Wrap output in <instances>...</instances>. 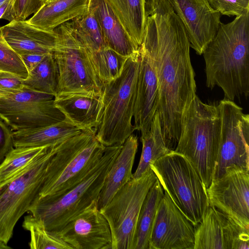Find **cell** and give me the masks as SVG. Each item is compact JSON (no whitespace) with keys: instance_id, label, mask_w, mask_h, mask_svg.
<instances>
[{"instance_id":"cell-1","label":"cell","mask_w":249,"mask_h":249,"mask_svg":"<svg viewBox=\"0 0 249 249\" xmlns=\"http://www.w3.org/2000/svg\"><path fill=\"white\" fill-rule=\"evenodd\" d=\"M145 21L140 47L156 73L157 109L166 147L174 151L185 113L196 95L189 41L181 20L167 0H146Z\"/></svg>"},{"instance_id":"cell-2","label":"cell","mask_w":249,"mask_h":249,"mask_svg":"<svg viewBox=\"0 0 249 249\" xmlns=\"http://www.w3.org/2000/svg\"><path fill=\"white\" fill-rule=\"evenodd\" d=\"M202 54L206 86L220 88L224 99L233 101L249 94V10L232 21L221 22Z\"/></svg>"},{"instance_id":"cell-3","label":"cell","mask_w":249,"mask_h":249,"mask_svg":"<svg viewBox=\"0 0 249 249\" xmlns=\"http://www.w3.org/2000/svg\"><path fill=\"white\" fill-rule=\"evenodd\" d=\"M122 145L106 147L104 154L80 182L56 196H37L28 212L46 230L56 234L70 220L97 200L107 174Z\"/></svg>"},{"instance_id":"cell-4","label":"cell","mask_w":249,"mask_h":249,"mask_svg":"<svg viewBox=\"0 0 249 249\" xmlns=\"http://www.w3.org/2000/svg\"><path fill=\"white\" fill-rule=\"evenodd\" d=\"M221 120L217 105L196 95L188 108L175 151L185 156L206 189L211 184L218 153Z\"/></svg>"},{"instance_id":"cell-5","label":"cell","mask_w":249,"mask_h":249,"mask_svg":"<svg viewBox=\"0 0 249 249\" xmlns=\"http://www.w3.org/2000/svg\"><path fill=\"white\" fill-rule=\"evenodd\" d=\"M96 133L94 128L82 130L57 145L38 196H60L90 172L106 149L96 138Z\"/></svg>"},{"instance_id":"cell-6","label":"cell","mask_w":249,"mask_h":249,"mask_svg":"<svg viewBox=\"0 0 249 249\" xmlns=\"http://www.w3.org/2000/svg\"><path fill=\"white\" fill-rule=\"evenodd\" d=\"M140 62L138 49L128 57L121 75L102 87V111L96 137L105 147L122 145L135 131L132 121Z\"/></svg>"},{"instance_id":"cell-7","label":"cell","mask_w":249,"mask_h":249,"mask_svg":"<svg viewBox=\"0 0 249 249\" xmlns=\"http://www.w3.org/2000/svg\"><path fill=\"white\" fill-rule=\"evenodd\" d=\"M150 166L164 191L196 227L210 205L206 188L190 160L184 155L171 151Z\"/></svg>"},{"instance_id":"cell-8","label":"cell","mask_w":249,"mask_h":249,"mask_svg":"<svg viewBox=\"0 0 249 249\" xmlns=\"http://www.w3.org/2000/svg\"><path fill=\"white\" fill-rule=\"evenodd\" d=\"M58 144L47 146L23 170L0 182V241L8 244L17 222L39 196Z\"/></svg>"},{"instance_id":"cell-9","label":"cell","mask_w":249,"mask_h":249,"mask_svg":"<svg viewBox=\"0 0 249 249\" xmlns=\"http://www.w3.org/2000/svg\"><path fill=\"white\" fill-rule=\"evenodd\" d=\"M58 39L53 55L58 75L57 94L83 93L102 96V86L88 57L86 48L70 21L54 29Z\"/></svg>"},{"instance_id":"cell-10","label":"cell","mask_w":249,"mask_h":249,"mask_svg":"<svg viewBox=\"0 0 249 249\" xmlns=\"http://www.w3.org/2000/svg\"><path fill=\"white\" fill-rule=\"evenodd\" d=\"M157 179L150 168L141 177L132 178L99 210L110 229L111 249H131L142 206Z\"/></svg>"},{"instance_id":"cell-11","label":"cell","mask_w":249,"mask_h":249,"mask_svg":"<svg viewBox=\"0 0 249 249\" xmlns=\"http://www.w3.org/2000/svg\"><path fill=\"white\" fill-rule=\"evenodd\" d=\"M221 120L218 153L213 179L233 167L249 170V115L233 101L224 99L217 105Z\"/></svg>"},{"instance_id":"cell-12","label":"cell","mask_w":249,"mask_h":249,"mask_svg":"<svg viewBox=\"0 0 249 249\" xmlns=\"http://www.w3.org/2000/svg\"><path fill=\"white\" fill-rule=\"evenodd\" d=\"M54 97L24 86L19 91L0 94V119L14 131L61 122L65 116L55 107Z\"/></svg>"},{"instance_id":"cell-13","label":"cell","mask_w":249,"mask_h":249,"mask_svg":"<svg viewBox=\"0 0 249 249\" xmlns=\"http://www.w3.org/2000/svg\"><path fill=\"white\" fill-rule=\"evenodd\" d=\"M210 206L249 231V170L233 167L206 189Z\"/></svg>"},{"instance_id":"cell-14","label":"cell","mask_w":249,"mask_h":249,"mask_svg":"<svg viewBox=\"0 0 249 249\" xmlns=\"http://www.w3.org/2000/svg\"><path fill=\"white\" fill-rule=\"evenodd\" d=\"M196 227L164 191L154 222L149 249H194Z\"/></svg>"},{"instance_id":"cell-15","label":"cell","mask_w":249,"mask_h":249,"mask_svg":"<svg viewBox=\"0 0 249 249\" xmlns=\"http://www.w3.org/2000/svg\"><path fill=\"white\" fill-rule=\"evenodd\" d=\"M55 234L73 249H111L108 223L93 201Z\"/></svg>"},{"instance_id":"cell-16","label":"cell","mask_w":249,"mask_h":249,"mask_svg":"<svg viewBox=\"0 0 249 249\" xmlns=\"http://www.w3.org/2000/svg\"><path fill=\"white\" fill-rule=\"evenodd\" d=\"M185 29L190 48L201 55L215 36L220 14L208 0H167Z\"/></svg>"},{"instance_id":"cell-17","label":"cell","mask_w":249,"mask_h":249,"mask_svg":"<svg viewBox=\"0 0 249 249\" xmlns=\"http://www.w3.org/2000/svg\"><path fill=\"white\" fill-rule=\"evenodd\" d=\"M194 249H249V231L209 206L196 227Z\"/></svg>"},{"instance_id":"cell-18","label":"cell","mask_w":249,"mask_h":249,"mask_svg":"<svg viewBox=\"0 0 249 249\" xmlns=\"http://www.w3.org/2000/svg\"><path fill=\"white\" fill-rule=\"evenodd\" d=\"M140 62L134 107V129L141 134L149 130L157 111L159 92L156 72L144 50L139 47Z\"/></svg>"},{"instance_id":"cell-19","label":"cell","mask_w":249,"mask_h":249,"mask_svg":"<svg viewBox=\"0 0 249 249\" xmlns=\"http://www.w3.org/2000/svg\"><path fill=\"white\" fill-rule=\"evenodd\" d=\"M1 29L7 43L19 55L53 53L58 39L55 30H42L31 24L27 20H12L1 27Z\"/></svg>"},{"instance_id":"cell-20","label":"cell","mask_w":249,"mask_h":249,"mask_svg":"<svg viewBox=\"0 0 249 249\" xmlns=\"http://www.w3.org/2000/svg\"><path fill=\"white\" fill-rule=\"evenodd\" d=\"M55 107L65 119L81 130L97 129L102 111V96L67 93L55 96Z\"/></svg>"},{"instance_id":"cell-21","label":"cell","mask_w":249,"mask_h":249,"mask_svg":"<svg viewBox=\"0 0 249 249\" xmlns=\"http://www.w3.org/2000/svg\"><path fill=\"white\" fill-rule=\"evenodd\" d=\"M138 146V139L132 134L110 167L97 200L99 210L105 207L116 193L132 178V168Z\"/></svg>"},{"instance_id":"cell-22","label":"cell","mask_w":249,"mask_h":249,"mask_svg":"<svg viewBox=\"0 0 249 249\" xmlns=\"http://www.w3.org/2000/svg\"><path fill=\"white\" fill-rule=\"evenodd\" d=\"M89 9L96 18L108 47L126 57L138 50L107 0H90Z\"/></svg>"},{"instance_id":"cell-23","label":"cell","mask_w":249,"mask_h":249,"mask_svg":"<svg viewBox=\"0 0 249 249\" xmlns=\"http://www.w3.org/2000/svg\"><path fill=\"white\" fill-rule=\"evenodd\" d=\"M90 0H54L45 3L28 20L42 30L53 31L89 11Z\"/></svg>"},{"instance_id":"cell-24","label":"cell","mask_w":249,"mask_h":249,"mask_svg":"<svg viewBox=\"0 0 249 249\" xmlns=\"http://www.w3.org/2000/svg\"><path fill=\"white\" fill-rule=\"evenodd\" d=\"M82 130L65 119L46 126L13 131L15 147H41L59 143Z\"/></svg>"},{"instance_id":"cell-25","label":"cell","mask_w":249,"mask_h":249,"mask_svg":"<svg viewBox=\"0 0 249 249\" xmlns=\"http://www.w3.org/2000/svg\"><path fill=\"white\" fill-rule=\"evenodd\" d=\"M163 195V188L157 178L148 192L142 206L131 249H149L154 222Z\"/></svg>"},{"instance_id":"cell-26","label":"cell","mask_w":249,"mask_h":249,"mask_svg":"<svg viewBox=\"0 0 249 249\" xmlns=\"http://www.w3.org/2000/svg\"><path fill=\"white\" fill-rule=\"evenodd\" d=\"M133 43L139 48L145 21L146 0H107Z\"/></svg>"},{"instance_id":"cell-27","label":"cell","mask_w":249,"mask_h":249,"mask_svg":"<svg viewBox=\"0 0 249 249\" xmlns=\"http://www.w3.org/2000/svg\"><path fill=\"white\" fill-rule=\"evenodd\" d=\"M142 151L138 167L132 178L142 176L150 167V164L171 151L166 146L161 131L159 113L157 111L146 132L141 134Z\"/></svg>"},{"instance_id":"cell-28","label":"cell","mask_w":249,"mask_h":249,"mask_svg":"<svg viewBox=\"0 0 249 249\" xmlns=\"http://www.w3.org/2000/svg\"><path fill=\"white\" fill-rule=\"evenodd\" d=\"M58 82L57 66L52 53L46 55L23 80L24 87L54 96L58 92Z\"/></svg>"},{"instance_id":"cell-29","label":"cell","mask_w":249,"mask_h":249,"mask_svg":"<svg viewBox=\"0 0 249 249\" xmlns=\"http://www.w3.org/2000/svg\"><path fill=\"white\" fill-rule=\"evenodd\" d=\"M87 53L102 87L121 75L128 58L109 47H106L97 52L87 51Z\"/></svg>"},{"instance_id":"cell-30","label":"cell","mask_w":249,"mask_h":249,"mask_svg":"<svg viewBox=\"0 0 249 249\" xmlns=\"http://www.w3.org/2000/svg\"><path fill=\"white\" fill-rule=\"evenodd\" d=\"M70 22L87 51L97 52L108 47L100 26L89 9L87 13L73 19Z\"/></svg>"},{"instance_id":"cell-31","label":"cell","mask_w":249,"mask_h":249,"mask_svg":"<svg viewBox=\"0 0 249 249\" xmlns=\"http://www.w3.org/2000/svg\"><path fill=\"white\" fill-rule=\"evenodd\" d=\"M22 227L30 232L31 249H73L58 235L46 230L31 214L24 217Z\"/></svg>"},{"instance_id":"cell-32","label":"cell","mask_w":249,"mask_h":249,"mask_svg":"<svg viewBox=\"0 0 249 249\" xmlns=\"http://www.w3.org/2000/svg\"><path fill=\"white\" fill-rule=\"evenodd\" d=\"M47 146L13 148L0 163V182L23 170Z\"/></svg>"},{"instance_id":"cell-33","label":"cell","mask_w":249,"mask_h":249,"mask_svg":"<svg viewBox=\"0 0 249 249\" xmlns=\"http://www.w3.org/2000/svg\"><path fill=\"white\" fill-rule=\"evenodd\" d=\"M0 71L10 72L23 79L28 75V71L20 56L9 45L4 38L0 27Z\"/></svg>"},{"instance_id":"cell-34","label":"cell","mask_w":249,"mask_h":249,"mask_svg":"<svg viewBox=\"0 0 249 249\" xmlns=\"http://www.w3.org/2000/svg\"><path fill=\"white\" fill-rule=\"evenodd\" d=\"M47 0H11L2 19L9 22L13 20H24L36 13Z\"/></svg>"},{"instance_id":"cell-35","label":"cell","mask_w":249,"mask_h":249,"mask_svg":"<svg viewBox=\"0 0 249 249\" xmlns=\"http://www.w3.org/2000/svg\"><path fill=\"white\" fill-rule=\"evenodd\" d=\"M211 7L222 15L239 17L249 10V0H208Z\"/></svg>"},{"instance_id":"cell-36","label":"cell","mask_w":249,"mask_h":249,"mask_svg":"<svg viewBox=\"0 0 249 249\" xmlns=\"http://www.w3.org/2000/svg\"><path fill=\"white\" fill-rule=\"evenodd\" d=\"M23 79L14 73L0 71V94L10 93L21 90Z\"/></svg>"},{"instance_id":"cell-37","label":"cell","mask_w":249,"mask_h":249,"mask_svg":"<svg viewBox=\"0 0 249 249\" xmlns=\"http://www.w3.org/2000/svg\"><path fill=\"white\" fill-rule=\"evenodd\" d=\"M13 147V130L0 119V163Z\"/></svg>"},{"instance_id":"cell-38","label":"cell","mask_w":249,"mask_h":249,"mask_svg":"<svg viewBox=\"0 0 249 249\" xmlns=\"http://www.w3.org/2000/svg\"><path fill=\"white\" fill-rule=\"evenodd\" d=\"M47 54L26 53L20 55L28 72L36 67Z\"/></svg>"},{"instance_id":"cell-39","label":"cell","mask_w":249,"mask_h":249,"mask_svg":"<svg viewBox=\"0 0 249 249\" xmlns=\"http://www.w3.org/2000/svg\"><path fill=\"white\" fill-rule=\"evenodd\" d=\"M11 249L10 247H9L7 244H5L2 241H0V249Z\"/></svg>"},{"instance_id":"cell-40","label":"cell","mask_w":249,"mask_h":249,"mask_svg":"<svg viewBox=\"0 0 249 249\" xmlns=\"http://www.w3.org/2000/svg\"><path fill=\"white\" fill-rule=\"evenodd\" d=\"M10 0H0V6H1L3 4H4L7 1Z\"/></svg>"},{"instance_id":"cell-41","label":"cell","mask_w":249,"mask_h":249,"mask_svg":"<svg viewBox=\"0 0 249 249\" xmlns=\"http://www.w3.org/2000/svg\"><path fill=\"white\" fill-rule=\"evenodd\" d=\"M53 0H47L46 3L50 2L52 1Z\"/></svg>"}]
</instances>
